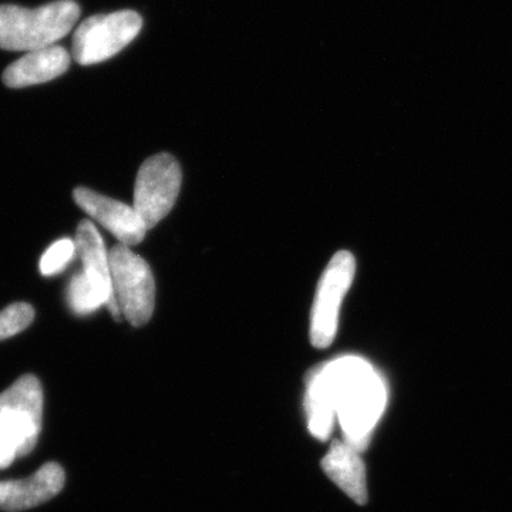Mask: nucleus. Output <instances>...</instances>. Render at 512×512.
I'll return each mask as SVG.
<instances>
[{
    "label": "nucleus",
    "mask_w": 512,
    "mask_h": 512,
    "mask_svg": "<svg viewBox=\"0 0 512 512\" xmlns=\"http://www.w3.org/2000/svg\"><path fill=\"white\" fill-rule=\"evenodd\" d=\"M114 301L133 326L150 322L156 305V284L150 266L126 245L109 252Z\"/></svg>",
    "instance_id": "7ed1b4c3"
},
{
    "label": "nucleus",
    "mask_w": 512,
    "mask_h": 512,
    "mask_svg": "<svg viewBox=\"0 0 512 512\" xmlns=\"http://www.w3.org/2000/svg\"><path fill=\"white\" fill-rule=\"evenodd\" d=\"M43 420V390L37 377L26 375L0 394V423L18 447L19 457L36 447Z\"/></svg>",
    "instance_id": "0eeeda50"
},
{
    "label": "nucleus",
    "mask_w": 512,
    "mask_h": 512,
    "mask_svg": "<svg viewBox=\"0 0 512 512\" xmlns=\"http://www.w3.org/2000/svg\"><path fill=\"white\" fill-rule=\"evenodd\" d=\"M73 198L89 217L109 229L126 247L140 244L146 237L148 229L134 207L83 187L74 190Z\"/></svg>",
    "instance_id": "1a4fd4ad"
},
{
    "label": "nucleus",
    "mask_w": 512,
    "mask_h": 512,
    "mask_svg": "<svg viewBox=\"0 0 512 512\" xmlns=\"http://www.w3.org/2000/svg\"><path fill=\"white\" fill-rule=\"evenodd\" d=\"M76 252V242L73 239H60L40 259V272L45 276L60 274L72 262Z\"/></svg>",
    "instance_id": "4468645a"
},
{
    "label": "nucleus",
    "mask_w": 512,
    "mask_h": 512,
    "mask_svg": "<svg viewBox=\"0 0 512 512\" xmlns=\"http://www.w3.org/2000/svg\"><path fill=\"white\" fill-rule=\"evenodd\" d=\"M308 389L333 407L345 443L359 453L365 450L387 402L386 386L376 370L360 357H340L316 367Z\"/></svg>",
    "instance_id": "f257e3e1"
},
{
    "label": "nucleus",
    "mask_w": 512,
    "mask_h": 512,
    "mask_svg": "<svg viewBox=\"0 0 512 512\" xmlns=\"http://www.w3.org/2000/svg\"><path fill=\"white\" fill-rule=\"evenodd\" d=\"M35 319V309L28 303H13L0 312V340L23 332Z\"/></svg>",
    "instance_id": "ddd939ff"
},
{
    "label": "nucleus",
    "mask_w": 512,
    "mask_h": 512,
    "mask_svg": "<svg viewBox=\"0 0 512 512\" xmlns=\"http://www.w3.org/2000/svg\"><path fill=\"white\" fill-rule=\"evenodd\" d=\"M181 188V168L170 154H157L141 165L134 188V210L147 229L173 210Z\"/></svg>",
    "instance_id": "39448f33"
},
{
    "label": "nucleus",
    "mask_w": 512,
    "mask_h": 512,
    "mask_svg": "<svg viewBox=\"0 0 512 512\" xmlns=\"http://www.w3.org/2000/svg\"><path fill=\"white\" fill-rule=\"evenodd\" d=\"M70 67V55L62 46L32 50L10 64L3 73V83L10 89L36 86L55 80Z\"/></svg>",
    "instance_id": "9b49d317"
},
{
    "label": "nucleus",
    "mask_w": 512,
    "mask_h": 512,
    "mask_svg": "<svg viewBox=\"0 0 512 512\" xmlns=\"http://www.w3.org/2000/svg\"><path fill=\"white\" fill-rule=\"evenodd\" d=\"M74 242H76L77 254L82 259L83 271L74 275L70 284L92 293L101 305L109 306L114 318L119 319L120 311L114 301L113 284H111L110 256L99 231L92 222L84 220L77 228Z\"/></svg>",
    "instance_id": "6e6552de"
},
{
    "label": "nucleus",
    "mask_w": 512,
    "mask_h": 512,
    "mask_svg": "<svg viewBox=\"0 0 512 512\" xmlns=\"http://www.w3.org/2000/svg\"><path fill=\"white\" fill-rule=\"evenodd\" d=\"M322 467L343 493L357 504H366V470L359 451L345 441H335L323 458Z\"/></svg>",
    "instance_id": "f8f14e48"
},
{
    "label": "nucleus",
    "mask_w": 512,
    "mask_h": 512,
    "mask_svg": "<svg viewBox=\"0 0 512 512\" xmlns=\"http://www.w3.org/2000/svg\"><path fill=\"white\" fill-rule=\"evenodd\" d=\"M355 272V258L348 251L333 256L323 272L312 308L311 342L315 348H328L335 340L340 305L352 286Z\"/></svg>",
    "instance_id": "423d86ee"
},
{
    "label": "nucleus",
    "mask_w": 512,
    "mask_h": 512,
    "mask_svg": "<svg viewBox=\"0 0 512 512\" xmlns=\"http://www.w3.org/2000/svg\"><path fill=\"white\" fill-rule=\"evenodd\" d=\"M80 18L73 0H57L36 9L0 5V49L32 52L56 45Z\"/></svg>",
    "instance_id": "f03ea898"
},
{
    "label": "nucleus",
    "mask_w": 512,
    "mask_h": 512,
    "mask_svg": "<svg viewBox=\"0 0 512 512\" xmlns=\"http://www.w3.org/2000/svg\"><path fill=\"white\" fill-rule=\"evenodd\" d=\"M63 468L56 463L45 464L25 480L0 483V510L16 512L47 503L64 487Z\"/></svg>",
    "instance_id": "9d476101"
},
{
    "label": "nucleus",
    "mask_w": 512,
    "mask_h": 512,
    "mask_svg": "<svg viewBox=\"0 0 512 512\" xmlns=\"http://www.w3.org/2000/svg\"><path fill=\"white\" fill-rule=\"evenodd\" d=\"M19 457L18 447L0 423V468L9 467Z\"/></svg>",
    "instance_id": "2eb2a0df"
},
{
    "label": "nucleus",
    "mask_w": 512,
    "mask_h": 512,
    "mask_svg": "<svg viewBox=\"0 0 512 512\" xmlns=\"http://www.w3.org/2000/svg\"><path fill=\"white\" fill-rule=\"evenodd\" d=\"M143 18L134 10L96 15L84 20L76 29L72 42L74 60L90 66L119 55L138 36Z\"/></svg>",
    "instance_id": "20e7f679"
}]
</instances>
